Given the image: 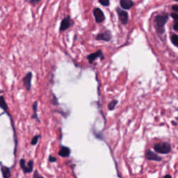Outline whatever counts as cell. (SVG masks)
Listing matches in <instances>:
<instances>
[{
  "label": "cell",
  "instance_id": "obj_21",
  "mask_svg": "<svg viewBox=\"0 0 178 178\" xmlns=\"http://www.w3.org/2000/svg\"><path fill=\"white\" fill-rule=\"evenodd\" d=\"M52 95H53V98H52V101H51V103H52L53 105H56V106H57V105L59 104V103H58V100L54 94H52Z\"/></svg>",
  "mask_w": 178,
  "mask_h": 178
},
{
  "label": "cell",
  "instance_id": "obj_7",
  "mask_svg": "<svg viewBox=\"0 0 178 178\" xmlns=\"http://www.w3.org/2000/svg\"><path fill=\"white\" fill-rule=\"evenodd\" d=\"M117 13L118 15L119 20L121 21L122 24L126 25L128 22V13L126 11H124V10H121L120 8H116Z\"/></svg>",
  "mask_w": 178,
  "mask_h": 178
},
{
  "label": "cell",
  "instance_id": "obj_2",
  "mask_svg": "<svg viewBox=\"0 0 178 178\" xmlns=\"http://www.w3.org/2000/svg\"><path fill=\"white\" fill-rule=\"evenodd\" d=\"M154 149L156 153L161 154H167L171 150L170 144L166 142L156 143L154 146Z\"/></svg>",
  "mask_w": 178,
  "mask_h": 178
},
{
  "label": "cell",
  "instance_id": "obj_27",
  "mask_svg": "<svg viewBox=\"0 0 178 178\" xmlns=\"http://www.w3.org/2000/svg\"><path fill=\"white\" fill-rule=\"evenodd\" d=\"M164 178H172V177H171L170 175H166V176H165Z\"/></svg>",
  "mask_w": 178,
  "mask_h": 178
},
{
  "label": "cell",
  "instance_id": "obj_5",
  "mask_svg": "<svg viewBox=\"0 0 178 178\" xmlns=\"http://www.w3.org/2000/svg\"><path fill=\"white\" fill-rule=\"evenodd\" d=\"M93 15H94V17H95L96 22L101 23L104 21L105 20L104 14L100 8H95V9L93 10Z\"/></svg>",
  "mask_w": 178,
  "mask_h": 178
},
{
  "label": "cell",
  "instance_id": "obj_15",
  "mask_svg": "<svg viewBox=\"0 0 178 178\" xmlns=\"http://www.w3.org/2000/svg\"><path fill=\"white\" fill-rule=\"evenodd\" d=\"M0 108H1L2 110L5 111V112L7 113L8 107L7 103L6 102L5 98L3 95L0 96Z\"/></svg>",
  "mask_w": 178,
  "mask_h": 178
},
{
  "label": "cell",
  "instance_id": "obj_12",
  "mask_svg": "<svg viewBox=\"0 0 178 178\" xmlns=\"http://www.w3.org/2000/svg\"><path fill=\"white\" fill-rule=\"evenodd\" d=\"M1 171L4 178H10L11 177V171L10 168L3 165H1Z\"/></svg>",
  "mask_w": 178,
  "mask_h": 178
},
{
  "label": "cell",
  "instance_id": "obj_6",
  "mask_svg": "<svg viewBox=\"0 0 178 178\" xmlns=\"http://www.w3.org/2000/svg\"><path fill=\"white\" fill-rule=\"evenodd\" d=\"M33 74L31 72H29L23 78V83L24 86L27 91H29L31 88V79Z\"/></svg>",
  "mask_w": 178,
  "mask_h": 178
},
{
  "label": "cell",
  "instance_id": "obj_20",
  "mask_svg": "<svg viewBox=\"0 0 178 178\" xmlns=\"http://www.w3.org/2000/svg\"><path fill=\"white\" fill-rule=\"evenodd\" d=\"M32 178H45V177L43 176H42V175L39 173V172L36 170L35 171V172H34L33 175V177Z\"/></svg>",
  "mask_w": 178,
  "mask_h": 178
},
{
  "label": "cell",
  "instance_id": "obj_1",
  "mask_svg": "<svg viewBox=\"0 0 178 178\" xmlns=\"http://www.w3.org/2000/svg\"><path fill=\"white\" fill-rule=\"evenodd\" d=\"M168 20V16H157L154 19V26L159 34H163L164 31V25Z\"/></svg>",
  "mask_w": 178,
  "mask_h": 178
},
{
  "label": "cell",
  "instance_id": "obj_16",
  "mask_svg": "<svg viewBox=\"0 0 178 178\" xmlns=\"http://www.w3.org/2000/svg\"><path fill=\"white\" fill-rule=\"evenodd\" d=\"M117 103H118V101H117V100H112V101L109 103V105H108V108H109V110H110V111L113 110V109H114V108L115 107V106L117 105Z\"/></svg>",
  "mask_w": 178,
  "mask_h": 178
},
{
  "label": "cell",
  "instance_id": "obj_11",
  "mask_svg": "<svg viewBox=\"0 0 178 178\" xmlns=\"http://www.w3.org/2000/svg\"><path fill=\"white\" fill-rule=\"evenodd\" d=\"M145 156H146V158L149 160L156 161V162H160V161H162V157H160L159 156L157 155V154L155 153H154L153 152L150 150L147 151L146 154H145Z\"/></svg>",
  "mask_w": 178,
  "mask_h": 178
},
{
  "label": "cell",
  "instance_id": "obj_9",
  "mask_svg": "<svg viewBox=\"0 0 178 178\" xmlns=\"http://www.w3.org/2000/svg\"><path fill=\"white\" fill-rule=\"evenodd\" d=\"M98 58H101L102 59L103 58V53L102 50H98V51H96L95 53L93 54H90L87 56V59L90 63H93L94 61H95Z\"/></svg>",
  "mask_w": 178,
  "mask_h": 178
},
{
  "label": "cell",
  "instance_id": "obj_22",
  "mask_svg": "<svg viewBox=\"0 0 178 178\" xmlns=\"http://www.w3.org/2000/svg\"><path fill=\"white\" fill-rule=\"evenodd\" d=\"M57 159L56 157H54V156H53L51 155L49 156V162H50L54 163V162H57Z\"/></svg>",
  "mask_w": 178,
  "mask_h": 178
},
{
  "label": "cell",
  "instance_id": "obj_26",
  "mask_svg": "<svg viewBox=\"0 0 178 178\" xmlns=\"http://www.w3.org/2000/svg\"><path fill=\"white\" fill-rule=\"evenodd\" d=\"M173 28H174V29L175 31H178V22H176L173 25Z\"/></svg>",
  "mask_w": 178,
  "mask_h": 178
},
{
  "label": "cell",
  "instance_id": "obj_29",
  "mask_svg": "<svg viewBox=\"0 0 178 178\" xmlns=\"http://www.w3.org/2000/svg\"><path fill=\"white\" fill-rule=\"evenodd\" d=\"M177 120H178V117H177Z\"/></svg>",
  "mask_w": 178,
  "mask_h": 178
},
{
  "label": "cell",
  "instance_id": "obj_8",
  "mask_svg": "<svg viewBox=\"0 0 178 178\" xmlns=\"http://www.w3.org/2000/svg\"><path fill=\"white\" fill-rule=\"evenodd\" d=\"M112 38V35L110 31H106L103 33L98 34L96 36V40H104V41H109Z\"/></svg>",
  "mask_w": 178,
  "mask_h": 178
},
{
  "label": "cell",
  "instance_id": "obj_28",
  "mask_svg": "<svg viewBox=\"0 0 178 178\" xmlns=\"http://www.w3.org/2000/svg\"><path fill=\"white\" fill-rule=\"evenodd\" d=\"M175 1H178V0H175Z\"/></svg>",
  "mask_w": 178,
  "mask_h": 178
},
{
  "label": "cell",
  "instance_id": "obj_25",
  "mask_svg": "<svg viewBox=\"0 0 178 178\" xmlns=\"http://www.w3.org/2000/svg\"><path fill=\"white\" fill-rule=\"evenodd\" d=\"M172 8H173V10H174V11H176L177 13H178V5L173 6Z\"/></svg>",
  "mask_w": 178,
  "mask_h": 178
},
{
  "label": "cell",
  "instance_id": "obj_13",
  "mask_svg": "<svg viewBox=\"0 0 178 178\" xmlns=\"http://www.w3.org/2000/svg\"><path fill=\"white\" fill-rule=\"evenodd\" d=\"M120 4L124 9H130L134 6V2L132 0H121Z\"/></svg>",
  "mask_w": 178,
  "mask_h": 178
},
{
  "label": "cell",
  "instance_id": "obj_17",
  "mask_svg": "<svg viewBox=\"0 0 178 178\" xmlns=\"http://www.w3.org/2000/svg\"><path fill=\"white\" fill-rule=\"evenodd\" d=\"M40 138V135H36V136H34L33 137V139H31V144L32 145H36L38 143V140H39Z\"/></svg>",
  "mask_w": 178,
  "mask_h": 178
},
{
  "label": "cell",
  "instance_id": "obj_24",
  "mask_svg": "<svg viewBox=\"0 0 178 178\" xmlns=\"http://www.w3.org/2000/svg\"><path fill=\"white\" fill-rule=\"evenodd\" d=\"M28 1H29L31 4H33V5H35L36 4L39 3L40 0H28Z\"/></svg>",
  "mask_w": 178,
  "mask_h": 178
},
{
  "label": "cell",
  "instance_id": "obj_18",
  "mask_svg": "<svg viewBox=\"0 0 178 178\" xmlns=\"http://www.w3.org/2000/svg\"><path fill=\"white\" fill-rule=\"evenodd\" d=\"M171 41L175 46L178 48V36L177 35H173L171 36Z\"/></svg>",
  "mask_w": 178,
  "mask_h": 178
},
{
  "label": "cell",
  "instance_id": "obj_3",
  "mask_svg": "<svg viewBox=\"0 0 178 178\" xmlns=\"http://www.w3.org/2000/svg\"><path fill=\"white\" fill-rule=\"evenodd\" d=\"M20 166L25 174H28V173H31L32 171H33L34 161H29V162H28V164H26V161L25 159H21L20 160Z\"/></svg>",
  "mask_w": 178,
  "mask_h": 178
},
{
  "label": "cell",
  "instance_id": "obj_10",
  "mask_svg": "<svg viewBox=\"0 0 178 178\" xmlns=\"http://www.w3.org/2000/svg\"><path fill=\"white\" fill-rule=\"evenodd\" d=\"M59 155L61 157L68 158L70 155V149L67 146H61V149L59 151Z\"/></svg>",
  "mask_w": 178,
  "mask_h": 178
},
{
  "label": "cell",
  "instance_id": "obj_4",
  "mask_svg": "<svg viewBox=\"0 0 178 178\" xmlns=\"http://www.w3.org/2000/svg\"><path fill=\"white\" fill-rule=\"evenodd\" d=\"M73 24V22H72L71 18L70 16L66 17V18H64L63 20L61 21V25H60L59 28V31L62 32L66 31L68 29L71 27V26Z\"/></svg>",
  "mask_w": 178,
  "mask_h": 178
},
{
  "label": "cell",
  "instance_id": "obj_19",
  "mask_svg": "<svg viewBox=\"0 0 178 178\" xmlns=\"http://www.w3.org/2000/svg\"><path fill=\"white\" fill-rule=\"evenodd\" d=\"M100 4L104 6H108L110 4V1L109 0H98Z\"/></svg>",
  "mask_w": 178,
  "mask_h": 178
},
{
  "label": "cell",
  "instance_id": "obj_14",
  "mask_svg": "<svg viewBox=\"0 0 178 178\" xmlns=\"http://www.w3.org/2000/svg\"><path fill=\"white\" fill-rule=\"evenodd\" d=\"M32 109H33V115H32L31 118L35 119L36 121L40 122L39 118L38 116V102H35L34 104L32 105Z\"/></svg>",
  "mask_w": 178,
  "mask_h": 178
},
{
  "label": "cell",
  "instance_id": "obj_23",
  "mask_svg": "<svg viewBox=\"0 0 178 178\" xmlns=\"http://www.w3.org/2000/svg\"><path fill=\"white\" fill-rule=\"evenodd\" d=\"M171 16L175 21H176V22H178V14L175 13H171Z\"/></svg>",
  "mask_w": 178,
  "mask_h": 178
}]
</instances>
